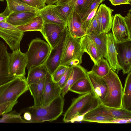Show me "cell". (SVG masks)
Masks as SVG:
<instances>
[{
	"mask_svg": "<svg viewBox=\"0 0 131 131\" xmlns=\"http://www.w3.org/2000/svg\"><path fill=\"white\" fill-rule=\"evenodd\" d=\"M0 1L2 2H3L4 1V0H0Z\"/></svg>",
	"mask_w": 131,
	"mask_h": 131,
	"instance_id": "cell-48",
	"label": "cell"
},
{
	"mask_svg": "<svg viewBox=\"0 0 131 131\" xmlns=\"http://www.w3.org/2000/svg\"><path fill=\"white\" fill-rule=\"evenodd\" d=\"M12 12L6 6L3 12L0 13V21H6L9 15Z\"/></svg>",
	"mask_w": 131,
	"mask_h": 131,
	"instance_id": "cell-45",
	"label": "cell"
},
{
	"mask_svg": "<svg viewBox=\"0 0 131 131\" xmlns=\"http://www.w3.org/2000/svg\"><path fill=\"white\" fill-rule=\"evenodd\" d=\"M95 45L100 58H105L107 51L106 34H90L87 35Z\"/></svg>",
	"mask_w": 131,
	"mask_h": 131,
	"instance_id": "cell-24",
	"label": "cell"
},
{
	"mask_svg": "<svg viewBox=\"0 0 131 131\" xmlns=\"http://www.w3.org/2000/svg\"><path fill=\"white\" fill-rule=\"evenodd\" d=\"M71 69V66H68L64 74L57 83L59 86L62 89L64 87L68 80Z\"/></svg>",
	"mask_w": 131,
	"mask_h": 131,
	"instance_id": "cell-41",
	"label": "cell"
},
{
	"mask_svg": "<svg viewBox=\"0 0 131 131\" xmlns=\"http://www.w3.org/2000/svg\"><path fill=\"white\" fill-rule=\"evenodd\" d=\"M84 53L81 38L72 36L67 30L60 65L67 67L80 65Z\"/></svg>",
	"mask_w": 131,
	"mask_h": 131,
	"instance_id": "cell-4",
	"label": "cell"
},
{
	"mask_svg": "<svg viewBox=\"0 0 131 131\" xmlns=\"http://www.w3.org/2000/svg\"><path fill=\"white\" fill-rule=\"evenodd\" d=\"M28 90L25 76L16 77L0 86V104L17 100L21 95Z\"/></svg>",
	"mask_w": 131,
	"mask_h": 131,
	"instance_id": "cell-6",
	"label": "cell"
},
{
	"mask_svg": "<svg viewBox=\"0 0 131 131\" xmlns=\"http://www.w3.org/2000/svg\"><path fill=\"white\" fill-rule=\"evenodd\" d=\"M66 26L52 23L44 24L41 32L51 48L59 41Z\"/></svg>",
	"mask_w": 131,
	"mask_h": 131,
	"instance_id": "cell-14",
	"label": "cell"
},
{
	"mask_svg": "<svg viewBox=\"0 0 131 131\" xmlns=\"http://www.w3.org/2000/svg\"><path fill=\"white\" fill-rule=\"evenodd\" d=\"M48 43L39 38L33 39L29 46L27 55L28 69L32 67L43 64L46 60L51 50Z\"/></svg>",
	"mask_w": 131,
	"mask_h": 131,
	"instance_id": "cell-5",
	"label": "cell"
},
{
	"mask_svg": "<svg viewBox=\"0 0 131 131\" xmlns=\"http://www.w3.org/2000/svg\"><path fill=\"white\" fill-rule=\"evenodd\" d=\"M26 123L22 119L19 113L15 111L2 115V117L0 118V123Z\"/></svg>",
	"mask_w": 131,
	"mask_h": 131,
	"instance_id": "cell-35",
	"label": "cell"
},
{
	"mask_svg": "<svg viewBox=\"0 0 131 131\" xmlns=\"http://www.w3.org/2000/svg\"><path fill=\"white\" fill-rule=\"evenodd\" d=\"M62 90L57 83L53 81L51 75L47 72L45 77L41 106H46L60 95Z\"/></svg>",
	"mask_w": 131,
	"mask_h": 131,
	"instance_id": "cell-13",
	"label": "cell"
},
{
	"mask_svg": "<svg viewBox=\"0 0 131 131\" xmlns=\"http://www.w3.org/2000/svg\"><path fill=\"white\" fill-rule=\"evenodd\" d=\"M111 4L114 6L120 5L129 4L130 5L131 0H109Z\"/></svg>",
	"mask_w": 131,
	"mask_h": 131,
	"instance_id": "cell-46",
	"label": "cell"
},
{
	"mask_svg": "<svg viewBox=\"0 0 131 131\" xmlns=\"http://www.w3.org/2000/svg\"><path fill=\"white\" fill-rule=\"evenodd\" d=\"M43 20L44 24L52 23L65 26L67 24L55 10L53 5H47L38 12Z\"/></svg>",
	"mask_w": 131,
	"mask_h": 131,
	"instance_id": "cell-19",
	"label": "cell"
},
{
	"mask_svg": "<svg viewBox=\"0 0 131 131\" xmlns=\"http://www.w3.org/2000/svg\"><path fill=\"white\" fill-rule=\"evenodd\" d=\"M105 0H95L91 4L89 8L83 14L81 18L83 22L86 19L90 13L98 5L104 1Z\"/></svg>",
	"mask_w": 131,
	"mask_h": 131,
	"instance_id": "cell-42",
	"label": "cell"
},
{
	"mask_svg": "<svg viewBox=\"0 0 131 131\" xmlns=\"http://www.w3.org/2000/svg\"><path fill=\"white\" fill-rule=\"evenodd\" d=\"M114 119L111 116L105 115L101 110L95 107L84 115L83 121L104 123Z\"/></svg>",
	"mask_w": 131,
	"mask_h": 131,
	"instance_id": "cell-27",
	"label": "cell"
},
{
	"mask_svg": "<svg viewBox=\"0 0 131 131\" xmlns=\"http://www.w3.org/2000/svg\"><path fill=\"white\" fill-rule=\"evenodd\" d=\"M64 97L61 95L44 106H33L25 108L30 113V123L51 122L57 119L63 112Z\"/></svg>",
	"mask_w": 131,
	"mask_h": 131,
	"instance_id": "cell-2",
	"label": "cell"
},
{
	"mask_svg": "<svg viewBox=\"0 0 131 131\" xmlns=\"http://www.w3.org/2000/svg\"><path fill=\"white\" fill-rule=\"evenodd\" d=\"M47 72L44 64L30 68L28 69L26 78L28 85L36 82L45 78Z\"/></svg>",
	"mask_w": 131,
	"mask_h": 131,
	"instance_id": "cell-26",
	"label": "cell"
},
{
	"mask_svg": "<svg viewBox=\"0 0 131 131\" xmlns=\"http://www.w3.org/2000/svg\"><path fill=\"white\" fill-rule=\"evenodd\" d=\"M24 32L7 21H0V37L12 51L20 49V45Z\"/></svg>",
	"mask_w": 131,
	"mask_h": 131,
	"instance_id": "cell-7",
	"label": "cell"
},
{
	"mask_svg": "<svg viewBox=\"0 0 131 131\" xmlns=\"http://www.w3.org/2000/svg\"><path fill=\"white\" fill-rule=\"evenodd\" d=\"M68 30L73 37L81 38L86 35L82 28L83 21L79 15L73 9L66 22Z\"/></svg>",
	"mask_w": 131,
	"mask_h": 131,
	"instance_id": "cell-17",
	"label": "cell"
},
{
	"mask_svg": "<svg viewBox=\"0 0 131 131\" xmlns=\"http://www.w3.org/2000/svg\"><path fill=\"white\" fill-rule=\"evenodd\" d=\"M100 103L93 92L81 95L72 100L64 114L63 121L66 123L82 121L84 115Z\"/></svg>",
	"mask_w": 131,
	"mask_h": 131,
	"instance_id": "cell-1",
	"label": "cell"
},
{
	"mask_svg": "<svg viewBox=\"0 0 131 131\" xmlns=\"http://www.w3.org/2000/svg\"><path fill=\"white\" fill-rule=\"evenodd\" d=\"M38 12H12L7 18L6 21L16 26L23 25L37 15Z\"/></svg>",
	"mask_w": 131,
	"mask_h": 131,
	"instance_id": "cell-21",
	"label": "cell"
},
{
	"mask_svg": "<svg viewBox=\"0 0 131 131\" xmlns=\"http://www.w3.org/2000/svg\"><path fill=\"white\" fill-rule=\"evenodd\" d=\"M68 67L60 65L51 75L53 81L57 83L66 72Z\"/></svg>",
	"mask_w": 131,
	"mask_h": 131,
	"instance_id": "cell-37",
	"label": "cell"
},
{
	"mask_svg": "<svg viewBox=\"0 0 131 131\" xmlns=\"http://www.w3.org/2000/svg\"><path fill=\"white\" fill-rule=\"evenodd\" d=\"M71 71L68 80L62 89L61 95L63 97L70 88L79 79L87 77V70L80 65L71 66Z\"/></svg>",
	"mask_w": 131,
	"mask_h": 131,
	"instance_id": "cell-20",
	"label": "cell"
},
{
	"mask_svg": "<svg viewBox=\"0 0 131 131\" xmlns=\"http://www.w3.org/2000/svg\"><path fill=\"white\" fill-rule=\"evenodd\" d=\"M53 5L54 9L66 23L68 17L73 10L72 7L69 4L66 3L53 4Z\"/></svg>",
	"mask_w": 131,
	"mask_h": 131,
	"instance_id": "cell-33",
	"label": "cell"
},
{
	"mask_svg": "<svg viewBox=\"0 0 131 131\" xmlns=\"http://www.w3.org/2000/svg\"><path fill=\"white\" fill-rule=\"evenodd\" d=\"M45 77L39 81L28 85V90L34 100V106H41Z\"/></svg>",
	"mask_w": 131,
	"mask_h": 131,
	"instance_id": "cell-22",
	"label": "cell"
},
{
	"mask_svg": "<svg viewBox=\"0 0 131 131\" xmlns=\"http://www.w3.org/2000/svg\"><path fill=\"white\" fill-rule=\"evenodd\" d=\"M28 5L38 9H40L45 6L44 0H20Z\"/></svg>",
	"mask_w": 131,
	"mask_h": 131,
	"instance_id": "cell-38",
	"label": "cell"
},
{
	"mask_svg": "<svg viewBox=\"0 0 131 131\" xmlns=\"http://www.w3.org/2000/svg\"><path fill=\"white\" fill-rule=\"evenodd\" d=\"M107 85L106 95L101 103L109 107L120 108L122 107L123 88L116 73L111 69L103 77Z\"/></svg>",
	"mask_w": 131,
	"mask_h": 131,
	"instance_id": "cell-3",
	"label": "cell"
},
{
	"mask_svg": "<svg viewBox=\"0 0 131 131\" xmlns=\"http://www.w3.org/2000/svg\"><path fill=\"white\" fill-rule=\"evenodd\" d=\"M82 49L90 56L94 64H97L100 58L96 47L92 40L87 35L81 38Z\"/></svg>",
	"mask_w": 131,
	"mask_h": 131,
	"instance_id": "cell-25",
	"label": "cell"
},
{
	"mask_svg": "<svg viewBox=\"0 0 131 131\" xmlns=\"http://www.w3.org/2000/svg\"><path fill=\"white\" fill-rule=\"evenodd\" d=\"M116 47L119 64L124 74L128 73L131 70V41L116 43Z\"/></svg>",
	"mask_w": 131,
	"mask_h": 131,
	"instance_id": "cell-11",
	"label": "cell"
},
{
	"mask_svg": "<svg viewBox=\"0 0 131 131\" xmlns=\"http://www.w3.org/2000/svg\"><path fill=\"white\" fill-rule=\"evenodd\" d=\"M95 0H59L56 3H66L69 4L81 18Z\"/></svg>",
	"mask_w": 131,
	"mask_h": 131,
	"instance_id": "cell-23",
	"label": "cell"
},
{
	"mask_svg": "<svg viewBox=\"0 0 131 131\" xmlns=\"http://www.w3.org/2000/svg\"><path fill=\"white\" fill-rule=\"evenodd\" d=\"M131 122V118L129 119H114L111 121L105 122L104 123L127 124L130 123Z\"/></svg>",
	"mask_w": 131,
	"mask_h": 131,
	"instance_id": "cell-43",
	"label": "cell"
},
{
	"mask_svg": "<svg viewBox=\"0 0 131 131\" xmlns=\"http://www.w3.org/2000/svg\"><path fill=\"white\" fill-rule=\"evenodd\" d=\"M107 107L109 114L114 119L131 118V111H128L122 107L116 108Z\"/></svg>",
	"mask_w": 131,
	"mask_h": 131,
	"instance_id": "cell-34",
	"label": "cell"
},
{
	"mask_svg": "<svg viewBox=\"0 0 131 131\" xmlns=\"http://www.w3.org/2000/svg\"><path fill=\"white\" fill-rule=\"evenodd\" d=\"M17 103V100H13L0 103V116L11 111L14 106Z\"/></svg>",
	"mask_w": 131,
	"mask_h": 131,
	"instance_id": "cell-36",
	"label": "cell"
},
{
	"mask_svg": "<svg viewBox=\"0 0 131 131\" xmlns=\"http://www.w3.org/2000/svg\"><path fill=\"white\" fill-rule=\"evenodd\" d=\"M107 40V51L105 58L108 62L111 69L118 73L122 68L119 64L117 57L116 42L112 33L106 34Z\"/></svg>",
	"mask_w": 131,
	"mask_h": 131,
	"instance_id": "cell-16",
	"label": "cell"
},
{
	"mask_svg": "<svg viewBox=\"0 0 131 131\" xmlns=\"http://www.w3.org/2000/svg\"><path fill=\"white\" fill-rule=\"evenodd\" d=\"M87 77L91 85L93 91L100 103L105 97L107 91V85L103 77L88 72Z\"/></svg>",
	"mask_w": 131,
	"mask_h": 131,
	"instance_id": "cell-18",
	"label": "cell"
},
{
	"mask_svg": "<svg viewBox=\"0 0 131 131\" xmlns=\"http://www.w3.org/2000/svg\"><path fill=\"white\" fill-rule=\"evenodd\" d=\"M67 30V26L59 41L53 47L51 48L48 58L43 64L48 72L51 75L60 65Z\"/></svg>",
	"mask_w": 131,
	"mask_h": 131,
	"instance_id": "cell-8",
	"label": "cell"
},
{
	"mask_svg": "<svg viewBox=\"0 0 131 131\" xmlns=\"http://www.w3.org/2000/svg\"><path fill=\"white\" fill-rule=\"evenodd\" d=\"M109 64L104 58H100L97 64H94L90 72L98 76L103 77L106 75L111 70Z\"/></svg>",
	"mask_w": 131,
	"mask_h": 131,
	"instance_id": "cell-32",
	"label": "cell"
},
{
	"mask_svg": "<svg viewBox=\"0 0 131 131\" xmlns=\"http://www.w3.org/2000/svg\"><path fill=\"white\" fill-rule=\"evenodd\" d=\"M7 6L11 12H38L39 10L29 6L20 0H5Z\"/></svg>",
	"mask_w": 131,
	"mask_h": 131,
	"instance_id": "cell-30",
	"label": "cell"
},
{
	"mask_svg": "<svg viewBox=\"0 0 131 131\" xmlns=\"http://www.w3.org/2000/svg\"><path fill=\"white\" fill-rule=\"evenodd\" d=\"M44 24L43 20L38 14L26 24L17 27L24 32L34 31H39L41 32Z\"/></svg>",
	"mask_w": 131,
	"mask_h": 131,
	"instance_id": "cell-31",
	"label": "cell"
},
{
	"mask_svg": "<svg viewBox=\"0 0 131 131\" xmlns=\"http://www.w3.org/2000/svg\"><path fill=\"white\" fill-rule=\"evenodd\" d=\"M114 10L102 4L96 13L98 23V32L99 34H106L110 32L112 28Z\"/></svg>",
	"mask_w": 131,
	"mask_h": 131,
	"instance_id": "cell-12",
	"label": "cell"
},
{
	"mask_svg": "<svg viewBox=\"0 0 131 131\" xmlns=\"http://www.w3.org/2000/svg\"><path fill=\"white\" fill-rule=\"evenodd\" d=\"M112 34L117 43L131 41L130 33L124 17L120 14H116L113 17L112 28Z\"/></svg>",
	"mask_w": 131,
	"mask_h": 131,
	"instance_id": "cell-10",
	"label": "cell"
},
{
	"mask_svg": "<svg viewBox=\"0 0 131 131\" xmlns=\"http://www.w3.org/2000/svg\"><path fill=\"white\" fill-rule=\"evenodd\" d=\"M69 91L81 95L93 92L87 77L78 80L70 88Z\"/></svg>",
	"mask_w": 131,
	"mask_h": 131,
	"instance_id": "cell-29",
	"label": "cell"
},
{
	"mask_svg": "<svg viewBox=\"0 0 131 131\" xmlns=\"http://www.w3.org/2000/svg\"><path fill=\"white\" fill-rule=\"evenodd\" d=\"M12 51V53H9V68L10 73L14 77L25 76L28 63L26 53L21 52L20 49Z\"/></svg>",
	"mask_w": 131,
	"mask_h": 131,
	"instance_id": "cell-9",
	"label": "cell"
},
{
	"mask_svg": "<svg viewBox=\"0 0 131 131\" xmlns=\"http://www.w3.org/2000/svg\"><path fill=\"white\" fill-rule=\"evenodd\" d=\"M59 0H44L45 4L47 5H53L56 4Z\"/></svg>",
	"mask_w": 131,
	"mask_h": 131,
	"instance_id": "cell-47",
	"label": "cell"
},
{
	"mask_svg": "<svg viewBox=\"0 0 131 131\" xmlns=\"http://www.w3.org/2000/svg\"><path fill=\"white\" fill-rule=\"evenodd\" d=\"M124 19L129 31L131 32V9L129 10L127 15L124 17Z\"/></svg>",
	"mask_w": 131,
	"mask_h": 131,
	"instance_id": "cell-44",
	"label": "cell"
},
{
	"mask_svg": "<svg viewBox=\"0 0 131 131\" xmlns=\"http://www.w3.org/2000/svg\"><path fill=\"white\" fill-rule=\"evenodd\" d=\"M9 53L6 46L0 40V86L13 79L15 77L9 71Z\"/></svg>",
	"mask_w": 131,
	"mask_h": 131,
	"instance_id": "cell-15",
	"label": "cell"
},
{
	"mask_svg": "<svg viewBox=\"0 0 131 131\" xmlns=\"http://www.w3.org/2000/svg\"><path fill=\"white\" fill-rule=\"evenodd\" d=\"M122 107L131 111V72H130L126 79L123 89Z\"/></svg>",
	"mask_w": 131,
	"mask_h": 131,
	"instance_id": "cell-28",
	"label": "cell"
},
{
	"mask_svg": "<svg viewBox=\"0 0 131 131\" xmlns=\"http://www.w3.org/2000/svg\"><path fill=\"white\" fill-rule=\"evenodd\" d=\"M99 5V4L98 5L96 6L89 15L85 20L83 22L82 28L86 33L87 28L91 23L95 15Z\"/></svg>",
	"mask_w": 131,
	"mask_h": 131,
	"instance_id": "cell-40",
	"label": "cell"
},
{
	"mask_svg": "<svg viewBox=\"0 0 131 131\" xmlns=\"http://www.w3.org/2000/svg\"><path fill=\"white\" fill-rule=\"evenodd\" d=\"M98 23L96 13L91 23L87 28L86 35L90 34H100L98 32Z\"/></svg>",
	"mask_w": 131,
	"mask_h": 131,
	"instance_id": "cell-39",
	"label": "cell"
}]
</instances>
